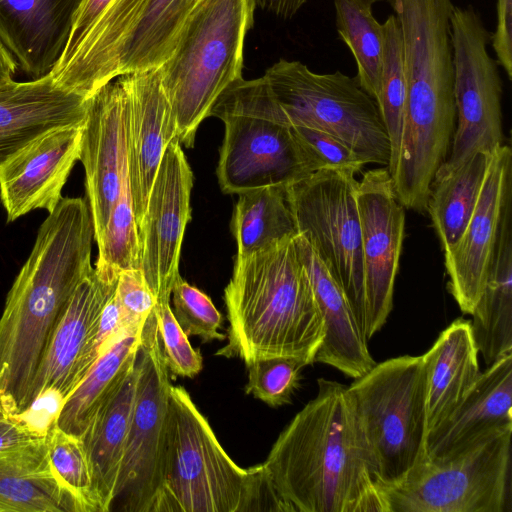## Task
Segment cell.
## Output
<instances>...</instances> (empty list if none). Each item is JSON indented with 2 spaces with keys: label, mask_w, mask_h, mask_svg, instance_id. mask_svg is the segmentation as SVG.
<instances>
[{
  "label": "cell",
  "mask_w": 512,
  "mask_h": 512,
  "mask_svg": "<svg viewBox=\"0 0 512 512\" xmlns=\"http://www.w3.org/2000/svg\"><path fill=\"white\" fill-rule=\"evenodd\" d=\"M317 386L273 444L265 473L291 511L388 512L348 386Z\"/></svg>",
  "instance_id": "1"
},
{
  "label": "cell",
  "mask_w": 512,
  "mask_h": 512,
  "mask_svg": "<svg viewBox=\"0 0 512 512\" xmlns=\"http://www.w3.org/2000/svg\"><path fill=\"white\" fill-rule=\"evenodd\" d=\"M87 201L65 197L40 225L0 317V401L13 414L31 402L50 338L81 281L92 271Z\"/></svg>",
  "instance_id": "2"
},
{
  "label": "cell",
  "mask_w": 512,
  "mask_h": 512,
  "mask_svg": "<svg viewBox=\"0 0 512 512\" xmlns=\"http://www.w3.org/2000/svg\"><path fill=\"white\" fill-rule=\"evenodd\" d=\"M293 238L236 258L224 290L228 342L216 355L245 364L268 357L315 362L325 328Z\"/></svg>",
  "instance_id": "3"
},
{
  "label": "cell",
  "mask_w": 512,
  "mask_h": 512,
  "mask_svg": "<svg viewBox=\"0 0 512 512\" xmlns=\"http://www.w3.org/2000/svg\"><path fill=\"white\" fill-rule=\"evenodd\" d=\"M153 512L258 511L262 465L239 467L224 451L189 393L171 386Z\"/></svg>",
  "instance_id": "4"
},
{
  "label": "cell",
  "mask_w": 512,
  "mask_h": 512,
  "mask_svg": "<svg viewBox=\"0 0 512 512\" xmlns=\"http://www.w3.org/2000/svg\"><path fill=\"white\" fill-rule=\"evenodd\" d=\"M255 6L254 0H197L175 50L159 67L177 138L188 148L218 97L242 78L244 41Z\"/></svg>",
  "instance_id": "5"
},
{
  "label": "cell",
  "mask_w": 512,
  "mask_h": 512,
  "mask_svg": "<svg viewBox=\"0 0 512 512\" xmlns=\"http://www.w3.org/2000/svg\"><path fill=\"white\" fill-rule=\"evenodd\" d=\"M210 116L225 126L216 170L224 193L287 187L312 173L263 76L232 83L218 97Z\"/></svg>",
  "instance_id": "6"
},
{
  "label": "cell",
  "mask_w": 512,
  "mask_h": 512,
  "mask_svg": "<svg viewBox=\"0 0 512 512\" xmlns=\"http://www.w3.org/2000/svg\"><path fill=\"white\" fill-rule=\"evenodd\" d=\"M381 490L395 486L426 455V384L422 356L376 363L348 386Z\"/></svg>",
  "instance_id": "7"
},
{
  "label": "cell",
  "mask_w": 512,
  "mask_h": 512,
  "mask_svg": "<svg viewBox=\"0 0 512 512\" xmlns=\"http://www.w3.org/2000/svg\"><path fill=\"white\" fill-rule=\"evenodd\" d=\"M289 126L324 131L366 164L388 166L391 147L376 101L340 71L316 73L300 61L280 59L263 75Z\"/></svg>",
  "instance_id": "8"
},
{
  "label": "cell",
  "mask_w": 512,
  "mask_h": 512,
  "mask_svg": "<svg viewBox=\"0 0 512 512\" xmlns=\"http://www.w3.org/2000/svg\"><path fill=\"white\" fill-rule=\"evenodd\" d=\"M512 427L439 459L383 489L388 512H511Z\"/></svg>",
  "instance_id": "9"
},
{
  "label": "cell",
  "mask_w": 512,
  "mask_h": 512,
  "mask_svg": "<svg viewBox=\"0 0 512 512\" xmlns=\"http://www.w3.org/2000/svg\"><path fill=\"white\" fill-rule=\"evenodd\" d=\"M355 174L345 168L320 169L288 185L286 197L297 234L309 242L342 288L364 333V274Z\"/></svg>",
  "instance_id": "10"
},
{
  "label": "cell",
  "mask_w": 512,
  "mask_h": 512,
  "mask_svg": "<svg viewBox=\"0 0 512 512\" xmlns=\"http://www.w3.org/2000/svg\"><path fill=\"white\" fill-rule=\"evenodd\" d=\"M456 127L450 152L434 179L443 178L478 151L504 144L502 81L487 46L491 34L472 6H454L450 16Z\"/></svg>",
  "instance_id": "11"
},
{
  "label": "cell",
  "mask_w": 512,
  "mask_h": 512,
  "mask_svg": "<svg viewBox=\"0 0 512 512\" xmlns=\"http://www.w3.org/2000/svg\"><path fill=\"white\" fill-rule=\"evenodd\" d=\"M138 381L116 499L122 510L153 512L162 479V454L171 389L155 310L141 329Z\"/></svg>",
  "instance_id": "12"
},
{
  "label": "cell",
  "mask_w": 512,
  "mask_h": 512,
  "mask_svg": "<svg viewBox=\"0 0 512 512\" xmlns=\"http://www.w3.org/2000/svg\"><path fill=\"white\" fill-rule=\"evenodd\" d=\"M361 226L367 340L383 325L393 307L395 278L405 230V208L394 191L387 166L363 173L356 188Z\"/></svg>",
  "instance_id": "13"
},
{
  "label": "cell",
  "mask_w": 512,
  "mask_h": 512,
  "mask_svg": "<svg viewBox=\"0 0 512 512\" xmlns=\"http://www.w3.org/2000/svg\"><path fill=\"white\" fill-rule=\"evenodd\" d=\"M193 173L175 138L166 148L138 225L141 270L156 305L170 303L180 278L179 261L186 226L191 218Z\"/></svg>",
  "instance_id": "14"
},
{
  "label": "cell",
  "mask_w": 512,
  "mask_h": 512,
  "mask_svg": "<svg viewBox=\"0 0 512 512\" xmlns=\"http://www.w3.org/2000/svg\"><path fill=\"white\" fill-rule=\"evenodd\" d=\"M130 101L122 76L88 99L79 160L85 169V187L98 242L128 174Z\"/></svg>",
  "instance_id": "15"
},
{
  "label": "cell",
  "mask_w": 512,
  "mask_h": 512,
  "mask_svg": "<svg viewBox=\"0 0 512 512\" xmlns=\"http://www.w3.org/2000/svg\"><path fill=\"white\" fill-rule=\"evenodd\" d=\"M512 187V150L492 153L482 190L458 242L444 252L447 289L464 314L471 315L483 292L498 236L506 193Z\"/></svg>",
  "instance_id": "16"
},
{
  "label": "cell",
  "mask_w": 512,
  "mask_h": 512,
  "mask_svg": "<svg viewBox=\"0 0 512 512\" xmlns=\"http://www.w3.org/2000/svg\"><path fill=\"white\" fill-rule=\"evenodd\" d=\"M83 123L44 134L0 167V200L8 222L35 209L56 208L79 160Z\"/></svg>",
  "instance_id": "17"
},
{
  "label": "cell",
  "mask_w": 512,
  "mask_h": 512,
  "mask_svg": "<svg viewBox=\"0 0 512 512\" xmlns=\"http://www.w3.org/2000/svg\"><path fill=\"white\" fill-rule=\"evenodd\" d=\"M116 285L117 280L103 279L94 268L78 285L38 367L31 401L47 389L57 390L66 400L86 377L100 315Z\"/></svg>",
  "instance_id": "18"
},
{
  "label": "cell",
  "mask_w": 512,
  "mask_h": 512,
  "mask_svg": "<svg viewBox=\"0 0 512 512\" xmlns=\"http://www.w3.org/2000/svg\"><path fill=\"white\" fill-rule=\"evenodd\" d=\"M121 76L130 101L128 174L139 225L164 152L177 138V126L159 67Z\"/></svg>",
  "instance_id": "19"
},
{
  "label": "cell",
  "mask_w": 512,
  "mask_h": 512,
  "mask_svg": "<svg viewBox=\"0 0 512 512\" xmlns=\"http://www.w3.org/2000/svg\"><path fill=\"white\" fill-rule=\"evenodd\" d=\"M87 107L88 99L59 87L50 74L0 87V167L44 134L82 124Z\"/></svg>",
  "instance_id": "20"
},
{
  "label": "cell",
  "mask_w": 512,
  "mask_h": 512,
  "mask_svg": "<svg viewBox=\"0 0 512 512\" xmlns=\"http://www.w3.org/2000/svg\"><path fill=\"white\" fill-rule=\"evenodd\" d=\"M81 1L0 0V43L30 80L60 59Z\"/></svg>",
  "instance_id": "21"
},
{
  "label": "cell",
  "mask_w": 512,
  "mask_h": 512,
  "mask_svg": "<svg viewBox=\"0 0 512 512\" xmlns=\"http://www.w3.org/2000/svg\"><path fill=\"white\" fill-rule=\"evenodd\" d=\"M512 427V353L487 367L460 404L426 436L427 459L460 452Z\"/></svg>",
  "instance_id": "22"
},
{
  "label": "cell",
  "mask_w": 512,
  "mask_h": 512,
  "mask_svg": "<svg viewBox=\"0 0 512 512\" xmlns=\"http://www.w3.org/2000/svg\"><path fill=\"white\" fill-rule=\"evenodd\" d=\"M293 243L309 278L325 328L315 362L329 365L353 379L363 376L376 362L349 301L309 242L296 234Z\"/></svg>",
  "instance_id": "23"
},
{
  "label": "cell",
  "mask_w": 512,
  "mask_h": 512,
  "mask_svg": "<svg viewBox=\"0 0 512 512\" xmlns=\"http://www.w3.org/2000/svg\"><path fill=\"white\" fill-rule=\"evenodd\" d=\"M137 381L138 370L135 362L80 436L91 466L92 489L98 512L109 511L116 500Z\"/></svg>",
  "instance_id": "24"
},
{
  "label": "cell",
  "mask_w": 512,
  "mask_h": 512,
  "mask_svg": "<svg viewBox=\"0 0 512 512\" xmlns=\"http://www.w3.org/2000/svg\"><path fill=\"white\" fill-rule=\"evenodd\" d=\"M470 321L454 320L422 355L427 433L464 399L481 375Z\"/></svg>",
  "instance_id": "25"
},
{
  "label": "cell",
  "mask_w": 512,
  "mask_h": 512,
  "mask_svg": "<svg viewBox=\"0 0 512 512\" xmlns=\"http://www.w3.org/2000/svg\"><path fill=\"white\" fill-rule=\"evenodd\" d=\"M0 512H76L52 469L46 437L0 453Z\"/></svg>",
  "instance_id": "26"
},
{
  "label": "cell",
  "mask_w": 512,
  "mask_h": 512,
  "mask_svg": "<svg viewBox=\"0 0 512 512\" xmlns=\"http://www.w3.org/2000/svg\"><path fill=\"white\" fill-rule=\"evenodd\" d=\"M470 322L486 367L512 353V221L500 220L486 283Z\"/></svg>",
  "instance_id": "27"
},
{
  "label": "cell",
  "mask_w": 512,
  "mask_h": 512,
  "mask_svg": "<svg viewBox=\"0 0 512 512\" xmlns=\"http://www.w3.org/2000/svg\"><path fill=\"white\" fill-rule=\"evenodd\" d=\"M143 324L125 328L67 397L57 420L61 430L78 437L84 433L94 414L134 366Z\"/></svg>",
  "instance_id": "28"
},
{
  "label": "cell",
  "mask_w": 512,
  "mask_h": 512,
  "mask_svg": "<svg viewBox=\"0 0 512 512\" xmlns=\"http://www.w3.org/2000/svg\"><path fill=\"white\" fill-rule=\"evenodd\" d=\"M492 153L478 151L451 174L432 182L426 211L443 252L465 231L475 210Z\"/></svg>",
  "instance_id": "29"
},
{
  "label": "cell",
  "mask_w": 512,
  "mask_h": 512,
  "mask_svg": "<svg viewBox=\"0 0 512 512\" xmlns=\"http://www.w3.org/2000/svg\"><path fill=\"white\" fill-rule=\"evenodd\" d=\"M231 221L236 258H244L292 239L296 228L286 187L267 186L238 194Z\"/></svg>",
  "instance_id": "30"
},
{
  "label": "cell",
  "mask_w": 512,
  "mask_h": 512,
  "mask_svg": "<svg viewBox=\"0 0 512 512\" xmlns=\"http://www.w3.org/2000/svg\"><path fill=\"white\" fill-rule=\"evenodd\" d=\"M194 0H149L128 40L119 76L160 67L175 50Z\"/></svg>",
  "instance_id": "31"
},
{
  "label": "cell",
  "mask_w": 512,
  "mask_h": 512,
  "mask_svg": "<svg viewBox=\"0 0 512 512\" xmlns=\"http://www.w3.org/2000/svg\"><path fill=\"white\" fill-rule=\"evenodd\" d=\"M376 0H334L336 29L357 66L359 86L376 100L381 83L385 30L373 15Z\"/></svg>",
  "instance_id": "32"
},
{
  "label": "cell",
  "mask_w": 512,
  "mask_h": 512,
  "mask_svg": "<svg viewBox=\"0 0 512 512\" xmlns=\"http://www.w3.org/2000/svg\"><path fill=\"white\" fill-rule=\"evenodd\" d=\"M97 245L98 258L94 269L103 279L116 281L124 270L141 269L139 229L129 175L122 184L104 233Z\"/></svg>",
  "instance_id": "33"
},
{
  "label": "cell",
  "mask_w": 512,
  "mask_h": 512,
  "mask_svg": "<svg viewBox=\"0 0 512 512\" xmlns=\"http://www.w3.org/2000/svg\"><path fill=\"white\" fill-rule=\"evenodd\" d=\"M383 25L385 30L383 67L380 90L375 101L390 141L391 155L387 168L392 176L396 169L400 148L406 81L401 35L395 15H389Z\"/></svg>",
  "instance_id": "34"
},
{
  "label": "cell",
  "mask_w": 512,
  "mask_h": 512,
  "mask_svg": "<svg viewBox=\"0 0 512 512\" xmlns=\"http://www.w3.org/2000/svg\"><path fill=\"white\" fill-rule=\"evenodd\" d=\"M52 469L76 512H98L92 489V471L82 439L57 424L46 436Z\"/></svg>",
  "instance_id": "35"
},
{
  "label": "cell",
  "mask_w": 512,
  "mask_h": 512,
  "mask_svg": "<svg viewBox=\"0 0 512 512\" xmlns=\"http://www.w3.org/2000/svg\"><path fill=\"white\" fill-rule=\"evenodd\" d=\"M245 365L248 372L245 393L278 407L291 402L300 383L301 370L308 364L298 358L268 357Z\"/></svg>",
  "instance_id": "36"
},
{
  "label": "cell",
  "mask_w": 512,
  "mask_h": 512,
  "mask_svg": "<svg viewBox=\"0 0 512 512\" xmlns=\"http://www.w3.org/2000/svg\"><path fill=\"white\" fill-rule=\"evenodd\" d=\"M171 299L174 317L188 337L198 336L204 343L226 338L219 332L222 315L204 292L180 277L172 288Z\"/></svg>",
  "instance_id": "37"
},
{
  "label": "cell",
  "mask_w": 512,
  "mask_h": 512,
  "mask_svg": "<svg viewBox=\"0 0 512 512\" xmlns=\"http://www.w3.org/2000/svg\"><path fill=\"white\" fill-rule=\"evenodd\" d=\"M162 353L169 372L192 378L203 368L199 350L190 344L188 336L176 321L170 303L155 306Z\"/></svg>",
  "instance_id": "38"
},
{
  "label": "cell",
  "mask_w": 512,
  "mask_h": 512,
  "mask_svg": "<svg viewBox=\"0 0 512 512\" xmlns=\"http://www.w3.org/2000/svg\"><path fill=\"white\" fill-rule=\"evenodd\" d=\"M290 127L312 173L326 168H345L358 173L366 165L344 142L331 134L304 126Z\"/></svg>",
  "instance_id": "39"
},
{
  "label": "cell",
  "mask_w": 512,
  "mask_h": 512,
  "mask_svg": "<svg viewBox=\"0 0 512 512\" xmlns=\"http://www.w3.org/2000/svg\"><path fill=\"white\" fill-rule=\"evenodd\" d=\"M115 296L128 325H142L155 310L156 299L141 269L119 274Z\"/></svg>",
  "instance_id": "40"
},
{
  "label": "cell",
  "mask_w": 512,
  "mask_h": 512,
  "mask_svg": "<svg viewBox=\"0 0 512 512\" xmlns=\"http://www.w3.org/2000/svg\"><path fill=\"white\" fill-rule=\"evenodd\" d=\"M64 402L60 392L47 389L37 395L24 410L13 416L33 438H45L57 424Z\"/></svg>",
  "instance_id": "41"
},
{
  "label": "cell",
  "mask_w": 512,
  "mask_h": 512,
  "mask_svg": "<svg viewBox=\"0 0 512 512\" xmlns=\"http://www.w3.org/2000/svg\"><path fill=\"white\" fill-rule=\"evenodd\" d=\"M496 29L491 34L497 62L512 79V0H497Z\"/></svg>",
  "instance_id": "42"
},
{
  "label": "cell",
  "mask_w": 512,
  "mask_h": 512,
  "mask_svg": "<svg viewBox=\"0 0 512 512\" xmlns=\"http://www.w3.org/2000/svg\"><path fill=\"white\" fill-rule=\"evenodd\" d=\"M111 0H82L74 16L66 47L62 53L71 51L101 15ZM61 55V56H62Z\"/></svg>",
  "instance_id": "43"
},
{
  "label": "cell",
  "mask_w": 512,
  "mask_h": 512,
  "mask_svg": "<svg viewBox=\"0 0 512 512\" xmlns=\"http://www.w3.org/2000/svg\"><path fill=\"white\" fill-rule=\"evenodd\" d=\"M13 415L0 401V453L37 440L18 423Z\"/></svg>",
  "instance_id": "44"
},
{
  "label": "cell",
  "mask_w": 512,
  "mask_h": 512,
  "mask_svg": "<svg viewBox=\"0 0 512 512\" xmlns=\"http://www.w3.org/2000/svg\"><path fill=\"white\" fill-rule=\"evenodd\" d=\"M308 0H254L255 5L278 17H293Z\"/></svg>",
  "instance_id": "45"
},
{
  "label": "cell",
  "mask_w": 512,
  "mask_h": 512,
  "mask_svg": "<svg viewBox=\"0 0 512 512\" xmlns=\"http://www.w3.org/2000/svg\"><path fill=\"white\" fill-rule=\"evenodd\" d=\"M17 71L18 66L15 60L0 43V87L12 82Z\"/></svg>",
  "instance_id": "46"
},
{
  "label": "cell",
  "mask_w": 512,
  "mask_h": 512,
  "mask_svg": "<svg viewBox=\"0 0 512 512\" xmlns=\"http://www.w3.org/2000/svg\"><path fill=\"white\" fill-rule=\"evenodd\" d=\"M197 0H194V2L196 3Z\"/></svg>",
  "instance_id": "47"
}]
</instances>
